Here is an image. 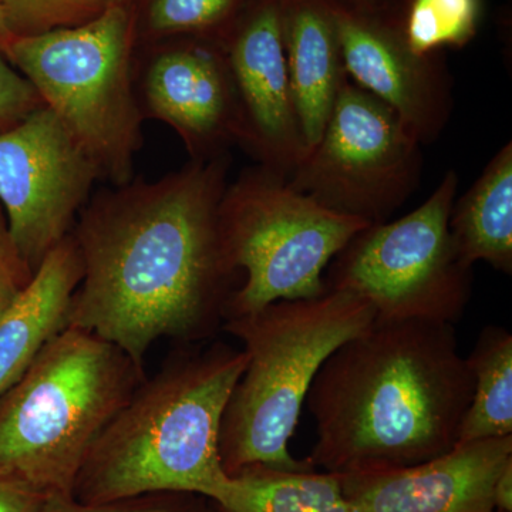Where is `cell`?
Segmentation results:
<instances>
[{"instance_id":"cell-30","label":"cell","mask_w":512,"mask_h":512,"mask_svg":"<svg viewBox=\"0 0 512 512\" xmlns=\"http://www.w3.org/2000/svg\"><path fill=\"white\" fill-rule=\"evenodd\" d=\"M181 512H220L217 510V507L214 505V510H195V511H181Z\"/></svg>"},{"instance_id":"cell-3","label":"cell","mask_w":512,"mask_h":512,"mask_svg":"<svg viewBox=\"0 0 512 512\" xmlns=\"http://www.w3.org/2000/svg\"><path fill=\"white\" fill-rule=\"evenodd\" d=\"M245 366L244 350L215 345L144 379L101 431L73 497L84 504L156 494L217 500L229 481L220 456L222 417Z\"/></svg>"},{"instance_id":"cell-22","label":"cell","mask_w":512,"mask_h":512,"mask_svg":"<svg viewBox=\"0 0 512 512\" xmlns=\"http://www.w3.org/2000/svg\"><path fill=\"white\" fill-rule=\"evenodd\" d=\"M239 0H150L147 29L156 36L210 32L224 25Z\"/></svg>"},{"instance_id":"cell-6","label":"cell","mask_w":512,"mask_h":512,"mask_svg":"<svg viewBox=\"0 0 512 512\" xmlns=\"http://www.w3.org/2000/svg\"><path fill=\"white\" fill-rule=\"evenodd\" d=\"M134 18L109 3L96 18L0 42L3 55L113 185L133 180L143 144L131 52Z\"/></svg>"},{"instance_id":"cell-28","label":"cell","mask_w":512,"mask_h":512,"mask_svg":"<svg viewBox=\"0 0 512 512\" xmlns=\"http://www.w3.org/2000/svg\"><path fill=\"white\" fill-rule=\"evenodd\" d=\"M353 2L356 3L359 9L352 10V12L372 16L375 12H383L389 0H353Z\"/></svg>"},{"instance_id":"cell-19","label":"cell","mask_w":512,"mask_h":512,"mask_svg":"<svg viewBox=\"0 0 512 512\" xmlns=\"http://www.w3.org/2000/svg\"><path fill=\"white\" fill-rule=\"evenodd\" d=\"M466 362L473 376V396L458 443L512 436L511 333L503 326H485Z\"/></svg>"},{"instance_id":"cell-27","label":"cell","mask_w":512,"mask_h":512,"mask_svg":"<svg viewBox=\"0 0 512 512\" xmlns=\"http://www.w3.org/2000/svg\"><path fill=\"white\" fill-rule=\"evenodd\" d=\"M494 507L497 512H512V461L504 467L494 484Z\"/></svg>"},{"instance_id":"cell-5","label":"cell","mask_w":512,"mask_h":512,"mask_svg":"<svg viewBox=\"0 0 512 512\" xmlns=\"http://www.w3.org/2000/svg\"><path fill=\"white\" fill-rule=\"evenodd\" d=\"M143 375L113 343L67 326L0 396V473L73 495L94 443Z\"/></svg>"},{"instance_id":"cell-21","label":"cell","mask_w":512,"mask_h":512,"mask_svg":"<svg viewBox=\"0 0 512 512\" xmlns=\"http://www.w3.org/2000/svg\"><path fill=\"white\" fill-rule=\"evenodd\" d=\"M106 6V0H0V12L12 36L83 25Z\"/></svg>"},{"instance_id":"cell-4","label":"cell","mask_w":512,"mask_h":512,"mask_svg":"<svg viewBox=\"0 0 512 512\" xmlns=\"http://www.w3.org/2000/svg\"><path fill=\"white\" fill-rule=\"evenodd\" d=\"M375 319L365 299L330 289L318 298L274 302L227 319L225 330L247 353L221 423L220 456L229 477L248 467L316 470L289 451L303 403L328 357Z\"/></svg>"},{"instance_id":"cell-12","label":"cell","mask_w":512,"mask_h":512,"mask_svg":"<svg viewBox=\"0 0 512 512\" xmlns=\"http://www.w3.org/2000/svg\"><path fill=\"white\" fill-rule=\"evenodd\" d=\"M239 109V146L258 165L289 177L306 156L296 113L279 0H264L225 47Z\"/></svg>"},{"instance_id":"cell-24","label":"cell","mask_w":512,"mask_h":512,"mask_svg":"<svg viewBox=\"0 0 512 512\" xmlns=\"http://www.w3.org/2000/svg\"><path fill=\"white\" fill-rule=\"evenodd\" d=\"M32 276L10 239L8 227L0 220V318L25 291Z\"/></svg>"},{"instance_id":"cell-9","label":"cell","mask_w":512,"mask_h":512,"mask_svg":"<svg viewBox=\"0 0 512 512\" xmlns=\"http://www.w3.org/2000/svg\"><path fill=\"white\" fill-rule=\"evenodd\" d=\"M421 168L419 141L390 107L348 79L288 183L330 211L382 224L419 188Z\"/></svg>"},{"instance_id":"cell-23","label":"cell","mask_w":512,"mask_h":512,"mask_svg":"<svg viewBox=\"0 0 512 512\" xmlns=\"http://www.w3.org/2000/svg\"><path fill=\"white\" fill-rule=\"evenodd\" d=\"M42 106L32 84L12 66L0 49V131L12 127Z\"/></svg>"},{"instance_id":"cell-2","label":"cell","mask_w":512,"mask_h":512,"mask_svg":"<svg viewBox=\"0 0 512 512\" xmlns=\"http://www.w3.org/2000/svg\"><path fill=\"white\" fill-rule=\"evenodd\" d=\"M473 396L454 325L373 323L328 357L306 403L316 421L313 468L338 476L384 473L443 456Z\"/></svg>"},{"instance_id":"cell-14","label":"cell","mask_w":512,"mask_h":512,"mask_svg":"<svg viewBox=\"0 0 512 512\" xmlns=\"http://www.w3.org/2000/svg\"><path fill=\"white\" fill-rule=\"evenodd\" d=\"M510 461L512 436L458 443L400 470L339 478L350 512H497L494 484Z\"/></svg>"},{"instance_id":"cell-29","label":"cell","mask_w":512,"mask_h":512,"mask_svg":"<svg viewBox=\"0 0 512 512\" xmlns=\"http://www.w3.org/2000/svg\"><path fill=\"white\" fill-rule=\"evenodd\" d=\"M9 37H12V33L8 28V23H6L5 16L0 12V42H5Z\"/></svg>"},{"instance_id":"cell-8","label":"cell","mask_w":512,"mask_h":512,"mask_svg":"<svg viewBox=\"0 0 512 512\" xmlns=\"http://www.w3.org/2000/svg\"><path fill=\"white\" fill-rule=\"evenodd\" d=\"M458 175L448 170L419 208L367 225L330 262L326 289L365 299L377 322L430 320L456 325L473 295V268L451 238Z\"/></svg>"},{"instance_id":"cell-7","label":"cell","mask_w":512,"mask_h":512,"mask_svg":"<svg viewBox=\"0 0 512 512\" xmlns=\"http://www.w3.org/2000/svg\"><path fill=\"white\" fill-rule=\"evenodd\" d=\"M366 222L322 207L288 177L256 164L228 184L218 210L222 251L244 285L229 293L224 319L279 301L318 298L323 272Z\"/></svg>"},{"instance_id":"cell-20","label":"cell","mask_w":512,"mask_h":512,"mask_svg":"<svg viewBox=\"0 0 512 512\" xmlns=\"http://www.w3.org/2000/svg\"><path fill=\"white\" fill-rule=\"evenodd\" d=\"M480 0H412L403 23L407 45L419 55L467 45L476 35Z\"/></svg>"},{"instance_id":"cell-25","label":"cell","mask_w":512,"mask_h":512,"mask_svg":"<svg viewBox=\"0 0 512 512\" xmlns=\"http://www.w3.org/2000/svg\"><path fill=\"white\" fill-rule=\"evenodd\" d=\"M180 508L170 503L147 500V497L134 500L117 501L109 504H84L73 495L50 494L40 512H181Z\"/></svg>"},{"instance_id":"cell-26","label":"cell","mask_w":512,"mask_h":512,"mask_svg":"<svg viewBox=\"0 0 512 512\" xmlns=\"http://www.w3.org/2000/svg\"><path fill=\"white\" fill-rule=\"evenodd\" d=\"M46 497L20 478L0 473V512H40Z\"/></svg>"},{"instance_id":"cell-13","label":"cell","mask_w":512,"mask_h":512,"mask_svg":"<svg viewBox=\"0 0 512 512\" xmlns=\"http://www.w3.org/2000/svg\"><path fill=\"white\" fill-rule=\"evenodd\" d=\"M134 82L143 116L173 128L191 160L225 156L238 144V100L225 49L168 47Z\"/></svg>"},{"instance_id":"cell-18","label":"cell","mask_w":512,"mask_h":512,"mask_svg":"<svg viewBox=\"0 0 512 512\" xmlns=\"http://www.w3.org/2000/svg\"><path fill=\"white\" fill-rule=\"evenodd\" d=\"M220 512H350L338 474L248 467L229 477Z\"/></svg>"},{"instance_id":"cell-31","label":"cell","mask_w":512,"mask_h":512,"mask_svg":"<svg viewBox=\"0 0 512 512\" xmlns=\"http://www.w3.org/2000/svg\"><path fill=\"white\" fill-rule=\"evenodd\" d=\"M106 2L109 5V3H121V0H106Z\"/></svg>"},{"instance_id":"cell-16","label":"cell","mask_w":512,"mask_h":512,"mask_svg":"<svg viewBox=\"0 0 512 512\" xmlns=\"http://www.w3.org/2000/svg\"><path fill=\"white\" fill-rule=\"evenodd\" d=\"M82 275V261L70 234L43 259L25 291L0 318V396L69 326L70 303Z\"/></svg>"},{"instance_id":"cell-1","label":"cell","mask_w":512,"mask_h":512,"mask_svg":"<svg viewBox=\"0 0 512 512\" xmlns=\"http://www.w3.org/2000/svg\"><path fill=\"white\" fill-rule=\"evenodd\" d=\"M228 167V154L191 160L160 180L90 198L72 229L83 275L69 326L113 343L140 367L158 339L210 335L234 275L218 228Z\"/></svg>"},{"instance_id":"cell-17","label":"cell","mask_w":512,"mask_h":512,"mask_svg":"<svg viewBox=\"0 0 512 512\" xmlns=\"http://www.w3.org/2000/svg\"><path fill=\"white\" fill-rule=\"evenodd\" d=\"M448 227L464 264L473 268L485 262L501 274H512L511 141L485 165L466 194L456 198Z\"/></svg>"},{"instance_id":"cell-11","label":"cell","mask_w":512,"mask_h":512,"mask_svg":"<svg viewBox=\"0 0 512 512\" xmlns=\"http://www.w3.org/2000/svg\"><path fill=\"white\" fill-rule=\"evenodd\" d=\"M328 3L349 79L390 107L421 146L439 140L454 109L446 67L434 55L413 52L402 30Z\"/></svg>"},{"instance_id":"cell-10","label":"cell","mask_w":512,"mask_h":512,"mask_svg":"<svg viewBox=\"0 0 512 512\" xmlns=\"http://www.w3.org/2000/svg\"><path fill=\"white\" fill-rule=\"evenodd\" d=\"M100 174L47 107L0 131V204L16 251L35 274L90 200Z\"/></svg>"},{"instance_id":"cell-15","label":"cell","mask_w":512,"mask_h":512,"mask_svg":"<svg viewBox=\"0 0 512 512\" xmlns=\"http://www.w3.org/2000/svg\"><path fill=\"white\" fill-rule=\"evenodd\" d=\"M282 40L306 154L349 79L328 0H279Z\"/></svg>"}]
</instances>
